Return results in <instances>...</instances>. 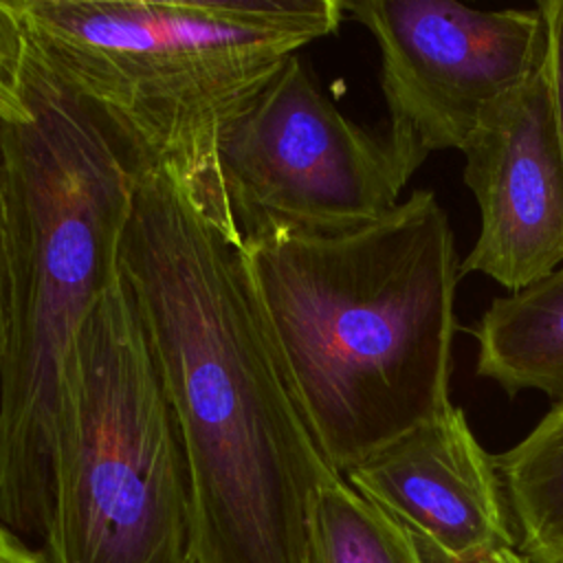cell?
I'll list each match as a JSON object with an SVG mask.
<instances>
[{
  "mask_svg": "<svg viewBox=\"0 0 563 563\" xmlns=\"http://www.w3.org/2000/svg\"><path fill=\"white\" fill-rule=\"evenodd\" d=\"M308 563H420V554L398 521L336 477L314 501Z\"/></svg>",
  "mask_w": 563,
  "mask_h": 563,
  "instance_id": "12",
  "label": "cell"
},
{
  "mask_svg": "<svg viewBox=\"0 0 563 563\" xmlns=\"http://www.w3.org/2000/svg\"><path fill=\"white\" fill-rule=\"evenodd\" d=\"M11 2L33 55L130 167L169 174L227 224L222 134L299 48L345 18L341 0Z\"/></svg>",
  "mask_w": 563,
  "mask_h": 563,
  "instance_id": "3",
  "label": "cell"
},
{
  "mask_svg": "<svg viewBox=\"0 0 563 563\" xmlns=\"http://www.w3.org/2000/svg\"><path fill=\"white\" fill-rule=\"evenodd\" d=\"M420 165L321 92L292 55L227 128L218 176L242 242L339 235L385 218Z\"/></svg>",
  "mask_w": 563,
  "mask_h": 563,
  "instance_id": "6",
  "label": "cell"
},
{
  "mask_svg": "<svg viewBox=\"0 0 563 563\" xmlns=\"http://www.w3.org/2000/svg\"><path fill=\"white\" fill-rule=\"evenodd\" d=\"M13 292V211L7 174V158L0 136V352L7 341Z\"/></svg>",
  "mask_w": 563,
  "mask_h": 563,
  "instance_id": "15",
  "label": "cell"
},
{
  "mask_svg": "<svg viewBox=\"0 0 563 563\" xmlns=\"http://www.w3.org/2000/svg\"><path fill=\"white\" fill-rule=\"evenodd\" d=\"M413 537V534H411ZM416 545H418V554H420V563H532L528 556H523L517 548H499V550H493L488 554H482V556H475V559H468V561H451L446 556H442L440 552H435L431 545L422 543L420 539H416Z\"/></svg>",
  "mask_w": 563,
  "mask_h": 563,
  "instance_id": "16",
  "label": "cell"
},
{
  "mask_svg": "<svg viewBox=\"0 0 563 563\" xmlns=\"http://www.w3.org/2000/svg\"><path fill=\"white\" fill-rule=\"evenodd\" d=\"M462 154L482 227L460 273L515 292L563 266V150L543 68L482 114Z\"/></svg>",
  "mask_w": 563,
  "mask_h": 563,
  "instance_id": "8",
  "label": "cell"
},
{
  "mask_svg": "<svg viewBox=\"0 0 563 563\" xmlns=\"http://www.w3.org/2000/svg\"><path fill=\"white\" fill-rule=\"evenodd\" d=\"M40 539L48 563H198L185 451L123 273L64 363Z\"/></svg>",
  "mask_w": 563,
  "mask_h": 563,
  "instance_id": "5",
  "label": "cell"
},
{
  "mask_svg": "<svg viewBox=\"0 0 563 563\" xmlns=\"http://www.w3.org/2000/svg\"><path fill=\"white\" fill-rule=\"evenodd\" d=\"M345 482L451 561L517 548L495 457L451 405L352 471Z\"/></svg>",
  "mask_w": 563,
  "mask_h": 563,
  "instance_id": "9",
  "label": "cell"
},
{
  "mask_svg": "<svg viewBox=\"0 0 563 563\" xmlns=\"http://www.w3.org/2000/svg\"><path fill=\"white\" fill-rule=\"evenodd\" d=\"M121 273L185 451L198 563H308L319 449L233 224L134 169Z\"/></svg>",
  "mask_w": 563,
  "mask_h": 563,
  "instance_id": "1",
  "label": "cell"
},
{
  "mask_svg": "<svg viewBox=\"0 0 563 563\" xmlns=\"http://www.w3.org/2000/svg\"><path fill=\"white\" fill-rule=\"evenodd\" d=\"M545 22V77L556 123L559 143L563 150V0H543L537 4Z\"/></svg>",
  "mask_w": 563,
  "mask_h": 563,
  "instance_id": "14",
  "label": "cell"
},
{
  "mask_svg": "<svg viewBox=\"0 0 563 563\" xmlns=\"http://www.w3.org/2000/svg\"><path fill=\"white\" fill-rule=\"evenodd\" d=\"M475 374L508 396L539 391L563 402V266L495 297L473 328Z\"/></svg>",
  "mask_w": 563,
  "mask_h": 563,
  "instance_id": "10",
  "label": "cell"
},
{
  "mask_svg": "<svg viewBox=\"0 0 563 563\" xmlns=\"http://www.w3.org/2000/svg\"><path fill=\"white\" fill-rule=\"evenodd\" d=\"M31 44L11 0H0V123H18L31 114L29 101Z\"/></svg>",
  "mask_w": 563,
  "mask_h": 563,
  "instance_id": "13",
  "label": "cell"
},
{
  "mask_svg": "<svg viewBox=\"0 0 563 563\" xmlns=\"http://www.w3.org/2000/svg\"><path fill=\"white\" fill-rule=\"evenodd\" d=\"M0 563H48V559L0 521Z\"/></svg>",
  "mask_w": 563,
  "mask_h": 563,
  "instance_id": "17",
  "label": "cell"
},
{
  "mask_svg": "<svg viewBox=\"0 0 563 563\" xmlns=\"http://www.w3.org/2000/svg\"><path fill=\"white\" fill-rule=\"evenodd\" d=\"M517 550L532 563H563V402L515 446L493 455Z\"/></svg>",
  "mask_w": 563,
  "mask_h": 563,
  "instance_id": "11",
  "label": "cell"
},
{
  "mask_svg": "<svg viewBox=\"0 0 563 563\" xmlns=\"http://www.w3.org/2000/svg\"><path fill=\"white\" fill-rule=\"evenodd\" d=\"M380 51L389 136L418 165L460 150L482 114L545 62L534 9H473L453 0H341Z\"/></svg>",
  "mask_w": 563,
  "mask_h": 563,
  "instance_id": "7",
  "label": "cell"
},
{
  "mask_svg": "<svg viewBox=\"0 0 563 563\" xmlns=\"http://www.w3.org/2000/svg\"><path fill=\"white\" fill-rule=\"evenodd\" d=\"M31 114L0 123L13 211V292L0 352V521L40 537L64 363L121 273L134 169L33 55Z\"/></svg>",
  "mask_w": 563,
  "mask_h": 563,
  "instance_id": "4",
  "label": "cell"
},
{
  "mask_svg": "<svg viewBox=\"0 0 563 563\" xmlns=\"http://www.w3.org/2000/svg\"><path fill=\"white\" fill-rule=\"evenodd\" d=\"M244 249L308 427L339 475L453 405L462 273L433 191H411L358 231Z\"/></svg>",
  "mask_w": 563,
  "mask_h": 563,
  "instance_id": "2",
  "label": "cell"
}]
</instances>
